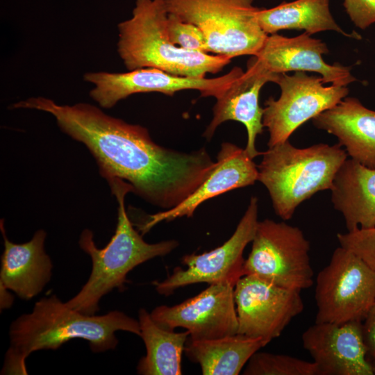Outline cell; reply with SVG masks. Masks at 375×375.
<instances>
[{
	"label": "cell",
	"mask_w": 375,
	"mask_h": 375,
	"mask_svg": "<svg viewBox=\"0 0 375 375\" xmlns=\"http://www.w3.org/2000/svg\"><path fill=\"white\" fill-rule=\"evenodd\" d=\"M340 246L353 252L375 272V227L339 233Z\"/></svg>",
	"instance_id": "obj_26"
},
{
	"label": "cell",
	"mask_w": 375,
	"mask_h": 375,
	"mask_svg": "<svg viewBox=\"0 0 375 375\" xmlns=\"http://www.w3.org/2000/svg\"><path fill=\"white\" fill-rule=\"evenodd\" d=\"M258 201L252 197L234 233L221 246L201 254H188L181 258L186 267H177L162 281H154L157 292L168 296L182 287L206 283L229 282L234 285L244 276L243 257L247 245L251 242L258 223Z\"/></svg>",
	"instance_id": "obj_11"
},
{
	"label": "cell",
	"mask_w": 375,
	"mask_h": 375,
	"mask_svg": "<svg viewBox=\"0 0 375 375\" xmlns=\"http://www.w3.org/2000/svg\"><path fill=\"white\" fill-rule=\"evenodd\" d=\"M281 95L265 102L262 124L269 132L268 147L285 142L303 124L335 106L348 96L347 86H325L322 77L304 72L281 73Z\"/></svg>",
	"instance_id": "obj_9"
},
{
	"label": "cell",
	"mask_w": 375,
	"mask_h": 375,
	"mask_svg": "<svg viewBox=\"0 0 375 375\" xmlns=\"http://www.w3.org/2000/svg\"><path fill=\"white\" fill-rule=\"evenodd\" d=\"M242 372L244 375H320L313 361L258 351L249 360Z\"/></svg>",
	"instance_id": "obj_24"
},
{
	"label": "cell",
	"mask_w": 375,
	"mask_h": 375,
	"mask_svg": "<svg viewBox=\"0 0 375 375\" xmlns=\"http://www.w3.org/2000/svg\"><path fill=\"white\" fill-rule=\"evenodd\" d=\"M12 105L51 115L63 133L88 148L102 177L123 179L133 193L163 210L192 194L216 164L205 148L183 152L162 147L145 127L110 116L88 103L60 105L36 97Z\"/></svg>",
	"instance_id": "obj_1"
},
{
	"label": "cell",
	"mask_w": 375,
	"mask_h": 375,
	"mask_svg": "<svg viewBox=\"0 0 375 375\" xmlns=\"http://www.w3.org/2000/svg\"><path fill=\"white\" fill-rule=\"evenodd\" d=\"M257 165L260 181L267 190L275 213L290 219L297 208L319 191L332 188L348 155L338 143L297 148L288 140L262 152Z\"/></svg>",
	"instance_id": "obj_5"
},
{
	"label": "cell",
	"mask_w": 375,
	"mask_h": 375,
	"mask_svg": "<svg viewBox=\"0 0 375 375\" xmlns=\"http://www.w3.org/2000/svg\"><path fill=\"white\" fill-rule=\"evenodd\" d=\"M343 6L356 27L364 30L375 23V0H343Z\"/></svg>",
	"instance_id": "obj_27"
},
{
	"label": "cell",
	"mask_w": 375,
	"mask_h": 375,
	"mask_svg": "<svg viewBox=\"0 0 375 375\" xmlns=\"http://www.w3.org/2000/svg\"><path fill=\"white\" fill-rule=\"evenodd\" d=\"M258 19L267 35L281 30L297 29L304 30L310 35L333 31L346 37L361 38L358 33H348L340 27L331 13L329 0L283 1L269 9L260 8Z\"/></svg>",
	"instance_id": "obj_22"
},
{
	"label": "cell",
	"mask_w": 375,
	"mask_h": 375,
	"mask_svg": "<svg viewBox=\"0 0 375 375\" xmlns=\"http://www.w3.org/2000/svg\"><path fill=\"white\" fill-rule=\"evenodd\" d=\"M164 0H136L130 19L117 25V52L128 71L156 68L179 76L217 74L230 58L189 51L174 44L167 34Z\"/></svg>",
	"instance_id": "obj_4"
},
{
	"label": "cell",
	"mask_w": 375,
	"mask_h": 375,
	"mask_svg": "<svg viewBox=\"0 0 375 375\" xmlns=\"http://www.w3.org/2000/svg\"><path fill=\"white\" fill-rule=\"evenodd\" d=\"M331 201L347 231L375 227V168L347 158L333 183Z\"/></svg>",
	"instance_id": "obj_20"
},
{
	"label": "cell",
	"mask_w": 375,
	"mask_h": 375,
	"mask_svg": "<svg viewBox=\"0 0 375 375\" xmlns=\"http://www.w3.org/2000/svg\"><path fill=\"white\" fill-rule=\"evenodd\" d=\"M168 13L196 25L207 52L232 59L256 56L268 37L258 19L253 0H164Z\"/></svg>",
	"instance_id": "obj_6"
},
{
	"label": "cell",
	"mask_w": 375,
	"mask_h": 375,
	"mask_svg": "<svg viewBox=\"0 0 375 375\" xmlns=\"http://www.w3.org/2000/svg\"><path fill=\"white\" fill-rule=\"evenodd\" d=\"M304 32L293 38L268 35L256 56L269 71L276 73L310 72L319 74L324 84L347 86L356 81L351 68L340 63L329 65L322 56L328 53L325 42Z\"/></svg>",
	"instance_id": "obj_17"
},
{
	"label": "cell",
	"mask_w": 375,
	"mask_h": 375,
	"mask_svg": "<svg viewBox=\"0 0 375 375\" xmlns=\"http://www.w3.org/2000/svg\"><path fill=\"white\" fill-rule=\"evenodd\" d=\"M315 299V323L362 322L375 302V272L340 246L317 276Z\"/></svg>",
	"instance_id": "obj_8"
},
{
	"label": "cell",
	"mask_w": 375,
	"mask_h": 375,
	"mask_svg": "<svg viewBox=\"0 0 375 375\" xmlns=\"http://www.w3.org/2000/svg\"><path fill=\"white\" fill-rule=\"evenodd\" d=\"M314 126L334 135L348 156L375 168V110L346 97L312 119Z\"/></svg>",
	"instance_id": "obj_19"
},
{
	"label": "cell",
	"mask_w": 375,
	"mask_h": 375,
	"mask_svg": "<svg viewBox=\"0 0 375 375\" xmlns=\"http://www.w3.org/2000/svg\"><path fill=\"white\" fill-rule=\"evenodd\" d=\"M242 149L231 142H223L215 166L205 181L177 206L149 215L138 226L143 235L162 222L193 216L204 201L228 191L253 185L258 181L257 165Z\"/></svg>",
	"instance_id": "obj_16"
},
{
	"label": "cell",
	"mask_w": 375,
	"mask_h": 375,
	"mask_svg": "<svg viewBox=\"0 0 375 375\" xmlns=\"http://www.w3.org/2000/svg\"><path fill=\"white\" fill-rule=\"evenodd\" d=\"M0 229L3 240L0 284L24 300L31 299L42 291L52 276L53 263L44 250L47 233L38 230L28 242L17 244L7 238L3 219Z\"/></svg>",
	"instance_id": "obj_18"
},
{
	"label": "cell",
	"mask_w": 375,
	"mask_h": 375,
	"mask_svg": "<svg viewBox=\"0 0 375 375\" xmlns=\"http://www.w3.org/2000/svg\"><path fill=\"white\" fill-rule=\"evenodd\" d=\"M127 331L140 335L139 321L124 312L112 310L103 315H85L70 308L56 294L38 301L30 313L12 322L10 347L1 374H27L26 359L39 350H56L72 339L89 342L94 353L115 349V333Z\"/></svg>",
	"instance_id": "obj_2"
},
{
	"label": "cell",
	"mask_w": 375,
	"mask_h": 375,
	"mask_svg": "<svg viewBox=\"0 0 375 375\" xmlns=\"http://www.w3.org/2000/svg\"><path fill=\"white\" fill-rule=\"evenodd\" d=\"M301 340L320 375H374L367 358L362 322L315 323Z\"/></svg>",
	"instance_id": "obj_14"
},
{
	"label": "cell",
	"mask_w": 375,
	"mask_h": 375,
	"mask_svg": "<svg viewBox=\"0 0 375 375\" xmlns=\"http://www.w3.org/2000/svg\"><path fill=\"white\" fill-rule=\"evenodd\" d=\"M234 288L235 285L229 282L210 284L196 296L172 306H157L150 314L163 328L186 329L191 340H213L234 335L238 331Z\"/></svg>",
	"instance_id": "obj_13"
},
{
	"label": "cell",
	"mask_w": 375,
	"mask_h": 375,
	"mask_svg": "<svg viewBox=\"0 0 375 375\" xmlns=\"http://www.w3.org/2000/svg\"><path fill=\"white\" fill-rule=\"evenodd\" d=\"M234 299L238 334L269 343L302 312L301 292L280 287L253 275H244L235 283Z\"/></svg>",
	"instance_id": "obj_12"
},
{
	"label": "cell",
	"mask_w": 375,
	"mask_h": 375,
	"mask_svg": "<svg viewBox=\"0 0 375 375\" xmlns=\"http://www.w3.org/2000/svg\"><path fill=\"white\" fill-rule=\"evenodd\" d=\"M8 290H9L6 288L4 285L0 284L1 310L8 308L12 305L14 297L9 292Z\"/></svg>",
	"instance_id": "obj_29"
},
{
	"label": "cell",
	"mask_w": 375,
	"mask_h": 375,
	"mask_svg": "<svg viewBox=\"0 0 375 375\" xmlns=\"http://www.w3.org/2000/svg\"><path fill=\"white\" fill-rule=\"evenodd\" d=\"M372 365H373L374 373L375 375V362H373Z\"/></svg>",
	"instance_id": "obj_30"
},
{
	"label": "cell",
	"mask_w": 375,
	"mask_h": 375,
	"mask_svg": "<svg viewBox=\"0 0 375 375\" xmlns=\"http://www.w3.org/2000/svg\"><path fill=\"white\" fill-rule=\"evenodd\" d=\"M242 72L240 67H235L225 75L207 78L179 76L156 68H141L123 73L88 72L83 79L94 85L90 91V97L100 107L111 108L121 100L138 93L160 92L173 96L181 90H196L201 97H214L217 99Z\"/></svg>",
	"instance_id": "obj_10"
},
{
	"label": "cell",
	"mask_w": 375,
	"mask_h": 375,
	"mask_svg": "<svg viewBox=\"0 0 375 375\" xmlns=\"http://www.w3.org/2000/svg\"><path fill=\"white\" fill-rule=\"evenodd\" d=\"M362 331L367 356L375 362V302L362 321Z\"/></svg>",
	"instance_id": "obj_28"
},
{
	"label": "cell",
	"mask_w": 375,
	"mask_h": 375,
	"mask_svg": "<svg viewBox=\"0 0 375 375\" xmlns=\"http://www.w3.org/2000/svg\"><path fill=\"white\" fill-rule=\"evenodd\" d=\"M140 337L146 347V355L137 365L142 375H181L182 353L190 336L186 330L175 332L162 328L151 314L141 308L138 312Z\"/></svg>",
	"instance_id": "obj_23"
},
{
	"label": "cell",
	"mask_w": 375,
	"mask_h": 375,
	"mask_svg": "<svg viewBox=\"0 0 375 375\" xmlns=\"http://www.w3.org/2000/svg\"><path fill=\"white\" fill-rule=\"evenodd\" d=\"M267 343L236 334L218 339L194 340L188 338L184 352L198 363L204 375H238L251 357Z\"/></svg>",
	"instance_id": "obj_21"
},
{
	"label": "cell",
	"mask_w": 375,
	"mask_h": 375,
	"mask_svg": "<svg viewBox=\"0 0 375 375\" xmlns=\"http://www.w3.org/2000/svg\"><path fill=\"white\" fill-rule=\"evenodd\" d=\"M118 203L117 224L114 235L103 248L97 247L94 234L84 229L80 235V248L91 258L92 270L88 280L67 304L85 315L99 310L101 299L117 288L122 290L127 274L138 265L156 257L165 256L179 244L175 240L148 243L133 227L126 208L125 198L133 192L131 185L115 176L106 178Z\"/></svg>",
	"instance_id": "obj_3"
},
{
	"label": "cell",
	"mask_w": 375,
	"mask_h": 375,
	"mask_svg": "<svg viewBox=\"0 0 375 375\" xmlns=\"http://www.w3.org/2000/svg\"><path fill=\"white\" fill-rule=\"evenodd\" d=\"M166 28L168 36L174 44L189 51L208 53L204 35L196 25L168 13Z\"/></svg>",
	"instance_id": "obj_25"
},
{
	"label": "cell",
	"mask_w": 375,
	"mask_h": 375,
	"mask_svg": "<svg viewBox=\"0 0 375 375\" xmlns=\"http://www.w3.org/2000/svg\"><path fill=\"white\" fill-rule=\"evenodd\" d=\"M279 74L267 69L256 56H252L247 62V70L217 99L212 119L203 133L204 138L210 140L217 128L224 122H239L244 124L247 132L244 148L247 153L252 159L261 155L262 152L256 147V138L262 133L264 127L263 108L259 105V94L265 83H276Z\"/></svg>",
	"instance_id": "obj_15"
},
{
	"label": "cell",
	"mask_w": 375,
	"mask_h": 375,
	"mask_svg": "<svg viewBox=\"0 0 375 375\" xmlns=\"http://www.w3.org/2000/svg\"><path fill=\"white\" fill-rule=\"evenodd\" d=\"M251 243L244 276L299 292L313 285L310 242L299 227L269 219L259 221Z\"/></svg>",
	"instance_id": "obj_7"
}]
</instances>
